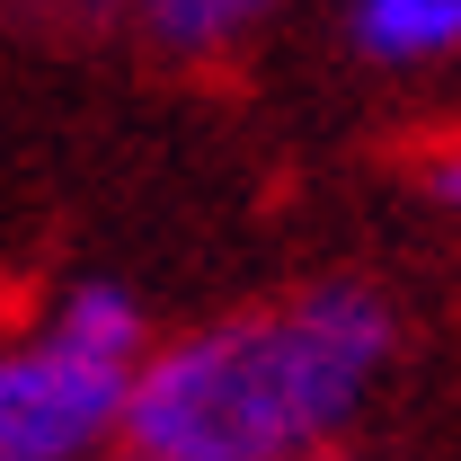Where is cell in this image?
Wrapping results in <instances>:
<instances>
[{
  "label": "cell",
  "instance_id": "cell-1",
  "mask_svg": "<svg viewBox=\"0 0 461 461\" xmlns=\"http://www.w3.org/2000/svg\"><path fill=\"white\" fill-rule=\"evenodd\" d=\"M400 320L355 276L230 311L213 329L151 338L124 391V435L169 461H285L338 444L391 373Z\"/></svg>",
  "mask_w": 461,
  "mask_h": 461
},
{
  "label": "cell",
  "instance_id": "cell-2",
  "mask_svg": "<svg viewBox=\"0 0 461 461\" xmlns=\"http://www.w3.org/2000/svg\"><path fill=\"white\" fill-rule=\"evenodd\" d=\"M133 364L71 346L54 320L0 338V461H98L124 435Z\"/></svg>",
  "mask_w": 461,
  "mask_h": 461
},
{
  "label": "cell",
  "instance_id": "cell-3",
  "mask_svg": "<svg viewBox=\"0 0 461 461\" xmlns=\"http://www.w3.org/2000/svg\"><path fill=\"white\" fill-rule=\"evenodd\" d=\"M346 45L373 71H426L461 54V0H346Z\"/></svg>",
  "mask_w": 461,
  "mask_h": 461
},
{
  "label": "cell",
  "instance_id": "cell-4",
  "mask_svg": "<svg viewBox=\"0 0 461 461\" xmlns=\"http://www.w3.org/2000/svg\"><path fill=\"white\" fill-rule=\"evenodd\" d=\"M45 320H54L71 346L107 355V364H142V355H151V320H142V293L107 285V276H89V285L54 293V302H45Z\"/></svg>",
  "mask_w": 461,
  "mask_h": 461
},
{
  "label": "cell",
  "instance_id": "cell-5",
  "mask_svg": "<svg viewBox=\"0 0 461 461\" xmlns=\"http://www.w3.org/2000/svg\"><path fill=\"white\" fill-rule=\"evenodd\" d=\"M142 9V27L169 45V54H222V45H240L276 0H133Z\"/></svg>",
  "mask_w": 461,
  "mask_h": 461
},
{
  "label": "cell",
  "instance_id": "cell-6",
  "mask_svg": "<svg viewBox=\"0 0 461 461\" xmlns=\"http://www.w3.org/2000/svg\"><path fill=\"white\" fill-rule=\"evenodd\" d=\"M426 195H435L444 213H461V142H435V151H426Z\"/></svg>",
  "mask_w": 461,
  "mask_h": 461
},
{
  "label": "cell",
  "instance_id": "cell-7",
  "mask_svg": "<svg viewBox=\"0 0 461 461\" xmlns=\"http://www.w3.org/2000/svg\"><path fill=\"white\" fill-rule=\"evenodd\" d=\"M98 461H169V453H151V444H133V435H115V444H107Z\"/></svg>",
  "mask_w": 461,
  "mask_h": 461
},
{
  "label": "cell",
  "instance_id": "cell-8",
  "mask_svg": "<svg viewBox=\"0 0 461 461\" xmlns=\"http://www.w3.org/2000/svg\"><path fill=\"white\" fill-rule=\"evenodd\" d=\"M285 461H355V453H338V444H311V453H285Z\"/></svg>",
  "mask_w": 461,
  "mask_h": 461
}]
</instances>
